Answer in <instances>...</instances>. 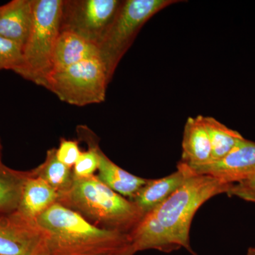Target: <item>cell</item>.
Returning <instances> with one entry per match:
<instances>
[{"instance_id": "obj_8", "label": "cell", "mask_w": 255, "mask_h": 255, "mask_svg": "<svg viewBox=\"0 0 255 255\" xmlns=\"http://www.w3.org/2000/svg\"><path fill=\"white\" fill-rule=\"evenodd\" d=\"M0 255H50L46 235L16 211L0 214Z\"/></svg>"}, {"instance_id": "obj_13", "label": "cell", "mask_w": 255, "mask_h": 255, "mask_svg": "<svg viewBox=\"0 0 255 255\" xmlns=\"http://www.w3.org/2000/svg\"><path fill=\"white\" fill-rule=\"evenodd\" d=\"M59 199L60 194L48 183L28 172L16 211L26 219L36 221Z\"/></svg>"}, {"instance_id": "obj_16", "label": "cell", "mask_w": 255, "mask_h": 255, "mask_svg": "<svg viewBox=\"0 0 255 255\" xmlns=\"http://www.w3.org/2000/svg\"><path fill=\"white\" fill-rule=\"evenodd\" d=\"M31 173L48 183L60 197L70 189L74 180L73 170L58 160L55 148L48 150L44 162L31 171Z\"/></svg>"}, {"instance_id": "obj_22", "label": "cell", "mask_w": 255, "mask_h": 255, "mask_svg": "<svg viewBox=\"0 0 255 255\" xmlns=\"http://www.w3.org/2000/svg\"><path fill=\"white\" fill-rule=\"evenodd\" d=\"M135 253L132 251L131 246L129 247L127 249L124 250V251L121 252L118 254L115 255H134Z\"/></svg>"}, {"instance_id": "obj_11", "label": "cell", "mask_w": 255, "mask_h": 255, "mask_svg": "<svg viewBox=\"0 0 255 255\" xmlns=\"http://www.w3.org/2000/svg\"><path fill=\"white\" fill-rule=\"evenodd\" d=\"M33 0H12L0 6V36L22 49L31 32Z\"/></svg>"}, {"instance_id": "obj_20", "label": "cell", "mask_w": 255, "mask_h": 255, "mask_svg": "<svg viewBox=\"0 0 255 255\" xmlns=\"http://www.w3.org/2000/svg\"><path fill=\"white\" fill-rule=\"evenodd\" d=\"M81 153L78 140L61 138L59 147L56 149L57 158L70 169L73 168Z\"/></svg>"}, {"instance_id": "obj_3", "label": "cell", "mask_w": 255, "mask_h": 255, "mask_svg": "<svg viewBox=\"0 0 255 255\" xmlns=\"http://www.w3.org/2000/svg\"><path fill=\"white\" fill-rule=\"evenodd\" d=\"M58 203L77 211L92 224L130 233L143 217L131 201L101 182L97 176L75 178Z\"/></svg>"}, {"instance_id": "obj_12", "label": "cell", "mask_w": 255, "mask_h": 255, "mask_svg": "<svg viewBox=\"0 0 255 255\" xmlns=\"http://www.w3.org/2000/svg\"><path fill=\"white\" fill-rule=\"evenodd\" d=\"M182 160L190 168L209 164L211 161V145L204 117H189L184 127Z\"/></svg>"}, {"instance_id": "obj_19", "label": "cell", "mask_w": 255, "mask_h": 255, "mask_svg": "<svg viewBox=\"0 0 255 255\" xmlns=\"http://www.w3.org/2000/svg\"><path fill=\"white\" fill-rule=\"evenodd\" d=\"M23 68L22 48L14 42L0 36V71L11 70L20 75Z\"/></svg>"}, {"instance_id": "obj_1", "label": "cell", "mask_w": 255, "mask_h": 255, "mask_svg": "<svg viewBox=\"0 0 255 255\" xmlns=\"http://www.w3.org/2000/svg\"><path fill=\"white\" fill-rule=\"evenodd\" d=\"M232 186L211 176L194 174L129 233L132 251L171 253L185 248L194 254L189 231L196 211L214 196L228 194Z\"/></svg>"}, {"instance_id": "obj_6", "label": "cell", "mask_w": 255, "mask_h": 255, "mask_svg": "<svg viewBox=\"0 0 255 255\" xmlns=\"http://www.w3.org/2000/svg\"><path fill=\"white\" fill-rule=\"evenodd\" d=\"M110 81L105 64L95 58L51 72L43 87L65 103L84 107L104 102Z\"/></svg>"}, {"instance_id": "obj_17", "label": "cell", "mask_w": 255, "mask_h": 255, "mask_svg": "<svg viewBox=\"0 0 255 255\" xmlns=\"http://www.w3.org/2000/svg\"><path fill=\"white\" fill-rule=\"evenodd\" d=\"M28 172H18L0 163V214L17 209Z\"/></svg>"}, {"instance_id": "obj_7", "label": "cell", "mask_w": 255, "mask_h": 255, "mask_svg": "<svg viewBox=\"0 0 255 255\" xmlns=\"http://www.w3.org/2000/svg\"><path fill=\"white\" fill-rule=\"evenodd\" d=\"M122 3L120 0H63L61 31L75 33L98 46Z\"/></svg>"}, {"instance_id": "obj_18", "label": "cell", "mask_w": 255, "mask_h": 255, "mask_svg": "<svg viewBox=\"0 0 255 255\" xmlns=\"http://www.w3.org/2000/svg\"><path fill=\"white\" fill-rule=\"evenodd\" d=\"M204 122L211 145L210 162L223 158L244 138L239 132L226 127L214 117H204Z\"/></svg>"}, {"instance_id": "obj_23", "label": "cell", "mask_w": 255, "mask_h": 255, "mask_svg": "<svg viewBox=\"0 0 255 255\" xmlns=\"http://www.w3.org/2000/svg\"><path fill=\"white\" fill-rule=\"evenodd\" d=\"M247 255H255V247H252L248 249Z\"/></svg>"}, {"instance_id": "obj_4", "label": "cell", "mask_w": 255, "mask_h": 255, "mask_svg": "<svg viewBox=\"0 0 255 255\" xmlns=\"http://www.w3.org/2000/svg\"><path fill=\"white\" fill-rule=\"evenodd\" d=\"M63 0H33V23L23 49L20 76L43 86L53 70V54L61 32Z\"/></svg>"}, {"instance_id": "obj_24", "label": "cell", "mask_w": 255, "mask_h": 255, "mask_svg": "<svg viewBox=\"0 0 255 255\" xmlns=\"http://www.w3.org/2000/svg\"><path fill=\"white\" fill-rule=\"evenodd\" d=\"M0 163H1V155H0Z\"/></svg>"}, {"instance_id": "obj_9", "label": "cell", "mask_w": 255, "mask_h": 255, "mask_svg": "<svg viewBox=\"0 0 255 255\" xmlns=\"http://www.w3.org/2000/svg\"><path fill=\"white\" fill-rule=\"evenodd\" d=\"M191 169L229 185L243 182L255 174V142L244 137L223 158Z\"/></svg>"}, {"instance_id": "obj_2", "label": "cell", "mask_w": 255, "mask_h": 255, "mask_svg": "<svg viewBox=\"0 0 255 255\" xmlns=\"http://www.w3.org/2000/svg\"><path fill=\"white\" fill-rule=\"evenodd\" d=\"M36 222L46 235L50 255H115L130 247L128 233L97 227L58 202Z\"/></svg>"}, {"instance_id": "obj_15", "label": "cell", "mask_w": 255, "mask_h": 255, "mask_svg": "<svg viewBox=\"0 0 255 255\" xmlns=\"http://www.w3.org/2000/svg\"><path fill=\"white\" fill-rule=\"evenodd\" d=\"M99 157L97 177L115 192L131 200L147 182V179L132 175L117 165L97 147Z\"/></svg>"}, {"instance_id": "obj_10", "label": "cell", "mask_w": 255, "mask_h": 255, "mask_svg": "<svg viewBox=\"0 0 255 255\" xmlns=\"http://www.w3.org/2000/svg\"><path fill=\"white\" fill-rule=\"evenodd\" d=\"M194 174L189 166L179 162L177 170L170 175L161 179H147L145 185L130 201L144 216L174 194Z\"/></svg>"}, {"instance_id": "obj_5", "label": "cell", "mask_w": 255, "mask_h": 255, "mask_svg": "<svg viewBox=\"0 0 255 255\" xmlns=\"http://www.w3.org/2000/svg\"><path fill=\"white\" fill-rule=\"evenodd\" d=\"M176 2L173 0L122 1L113 22L98 45L101 60L110 80L144 24L161 10Z\"/></svg>"}, {"instance_id": "obj_14", "label": "cell", "mask_w": 255, "mask_h": 255, "mask_svg": "<svg viewBox=\"0 0 255 255\" xmlns=\"http://www.w3.org/2000/svg\"><path fill=\"white\" fill-rule=\"evenodd\" d=\"M95 58H100L97 45L75 33L61 31L53 50L52 72Z\"/></svg>"}, {"instance_id": "obj_21", "label": "cell", "mask_w": 255, "mask_h": 255, "mask_svg": "<svg viewBox=\"0 0 255 255\" xmlns=\"http://www.w3.org/2000/svg\"><path fill=\"white\" fill-rule=\"evenodd\" d=\"M228 194L237 196L249 202L255 203V174L243 182L233 184Z\"/></svg>"}]
</instances>
